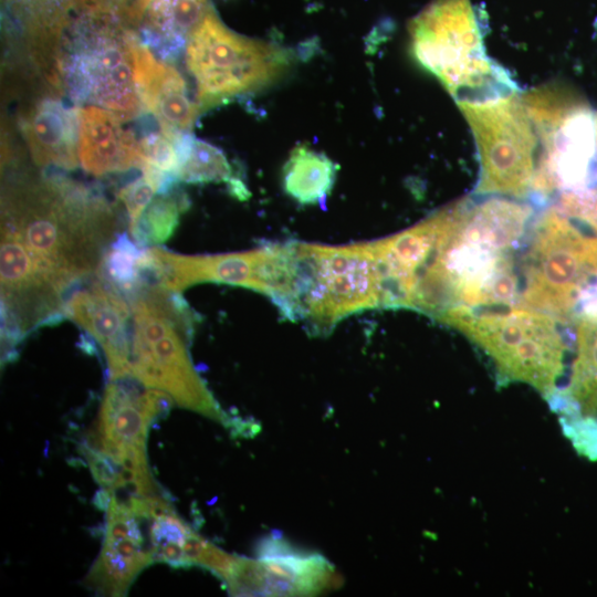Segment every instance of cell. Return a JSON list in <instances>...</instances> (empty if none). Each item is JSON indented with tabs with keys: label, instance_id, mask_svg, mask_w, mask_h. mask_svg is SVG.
I'll return each mask as SVG.
<instances>
[{
	"label": "cell",
	"instance_id": "2",
	"mask_svg": "<svg viewBox=\"0 0 597 597\" xmlns=\"http://www.w3.org/2000/svg\"><path fill=\"white\" fill-rule=\"evenodd\" d=\"M132 311L130 376L163 390L184 408L230 425L192 366L188 343L192 315L178 293L142 282L126 296Z\"/></svg>",
	"mask_w": 597,
	"mask_h": 597
},
{
	"label": "cell",
	"instance_id": "15",
	"mask_svg": "<svg viewBox=\"0 0 597 597\" xmlns=\"http://www.w3.org/2000/svg\"><path fill=\"white\" fill-rule=\"evenodd\" d=\"M575 355L569 378L549 400L569 418L573 440L585 453L597 454V312L574 320Z\"/></svg>",
	"mask_w": 597,
	"mask_h": 597
},
{
	"label": "cell",
	"instance_id": "16",
	"mask_svg": "<svg viewBox=\"0 0 597 597\" xmlns=\"http://www.w3.org/2000/svg\"><path fill=\"white\" fill-rule=\"evenodd\" d=\"M154 562L151 549L144 547L139 520L126 511L111 512L101 553L84 584L105 596H123L138 573Z\"/></svg>",
	"mask_w": 597,
	"mask_h": 597
},
{
	"label": "cell",
	"instance_id": "7",
	"mask_svg": "<svg viewBox=\"0 0 597 597\" xmlns=\"http://www.w3.org/2000/svg\"><path fill=\"white\" fill-rule=\"evenodd\" d=\"M523 258L522 303L566 322L597 290V237L555 203L533 226Z\"/></svg>",
	"mask_w": 597,
	"mask_h": 597
},
{
	"label": "cell",
	"instance_id": "18",
	"mask_svg": "<svg viewBox=\"0 0 597 597\" xmlns=\"http://www.w3.org/2000/svg\"><path fill=\"white\" fill-rule=\"evenodd\" d=\"M78 112V159L94 176L142 166L139 142L112 112L85 105Z\"/></svg>",
	"mask_w": 597,
	"mask_h": 597
},
{
	"label": "cell",
	"instance_id": "22",
	"mask_svg": "<svg viewBox=\"0 0 597 597\" xmlns=\"http://www.w3.org/2000/svg\"><path fill=\"white\" fill-rule=\"evenodd\" d=\"M187 206V199L182 198L181 193L175 192L172 187L159 191L129 232L134 242L143 248L168 240Z\"/></svg>",
	"mask_w": 597,
	"mask_h": 597
},
{
	"label": "cell",
	"instance_id": "3",
	"mask_svg": "<svg viewBox=\"0 0 597 597\" xmlns=\"http://www.w3.org/2000/svg\"><path fill=\"white\" fill-rule=\"evenodd\" d=\"M438 318L464 334L493 362L502 383L527 384L548 401L558 390L568 349L564 321L532 307L455 306Z\"/></svg>",
	"mask_w": 597,
	"mask_h": 597
},
{
	"label": "cell",
	"instance_id": "5",
	"mask_svg": "<svg viewBox=\"0 0 597 597\" xmlns=\"http://www.w3.org/2000/svg\"><path fill=\"white\" fill-rule=\"evenodd\" d=\"M69 34L63 33L52 63V78L77 104L95 105L121 121L143 109L134 48L138 36L113 15L96 9Z\"/></svg>",
	"mask_w": 597,
	"mask_h": 597
},
{
	"label": "cell",
	"instance_id": "13",
	"mask_svg": "<svg viewBox=\"0 0 597 597\" xmlns=\"http://www.w3.org/2000/svg\"><path fill=\"white\" fill-rule=\"evenodd\" d=\"M63 312L102 347L109 381L132 377V311L113 284L96 272L87 285L69 294Z\"/></svg>",
	"mask_w": 597,
	"mask_h": 597
},
{
	"label": "cell",
	"instance_id": "25",
	"mask_svg": "<svg viewBox=\"0 0 597 597\" xmlns=\"http://www.w3.org/2000/svg\"><path fill=\"white\" fill-rule=\"evenodd\" d=\"M555 205L597 237V184L561 192Z\"/></svg>",
	"mask_w": 597,
	"mask_h": 597
},
{
	"label": "cell",
	"instance_id": "24",
	"mask_svg": "<svg viewBox=\"0 0 597 597\" xmlns=\"http://www.w3.org/2000/svg\"><path fill=\"white\" fill-rule=\"evenodd\" d=\"M139 147L142 155L140 169L150 167L178 179L179 157L176 134L165 130L150 134L139 140Z\"/></svg>",
	"mask_w": 597,
	"mask_h": 597
},
{
	"label": "cell",
	"instance_id": "20",
	"mask_svg": "<svg viewBox=\"0 0 597 597\" xmlns=\"http://www.w3.org/2000/svg\"><path fill=\"white\" fill-rule=\"evenodd\" d=\"M338 167L308 146H296L282 168V188L304 206L324 203L333 190Z\"/></svg>",
	"mask_w": 597,
	"mask_h": 597
},
{
	"label": "cell",
	"instance_id": "26",
	"mask_svg": "<svg viewBox=\"0 0 597 597\" xmlns=\"http://www.w3.org/2000/svg\"><path fill=\"white\" fill-rule=\"evenodd\" d=\"M82 451L94 480L102 486L108 490H113L117 483L121 465L107 453L82 447Z\"/></svg>",
	"mask_w": 597,
	"mask_h": 597
},
{
	"label": "cell",
	"instance_id": "19",
	"mask_svg": "<svg viewBox=\"0 0 597 597\" xmlns=\"http://www.w3.org/2000/svg\"><path fill=\"white\" fill-rule=\"evenodd\" d=\"M33 161L41 167L74 169L77 164L78 112L53 97L34 103L22 118Z\"/></svg>",
	"mask_w": 597,
	"mask_h": 597
},
{
	"label": "cell",
	"instance_id": "21",
	"mask_svg": "<svg viewBox=\"0 0 597 597\" xmlns=\"http://www.w3.org/2000/svg\"><path fill=\"white\" fill-rule=\"evenodd\" d=\"M179 157L177 178L189 184L227 182L239 199L249 197L244 184L233 176L226 155L216 146L184 133L176 134Z\"/></svg>",
	"mask_w": 597,
	"mask_h": 597
},
{
	"label": "cell",
	"instance_id": "14",
	"mask_svg": "<svg viewBox=\"0 0 597 597\" xmlns=\"http://www.w3.org/2000/svg\"><path fill=\"white\" fill-rule=\"evenodd\" d=\"M450 218V207L422 222L371 242L381 279L380 307H409L416 283L434 254Z\"/></svg>",
	"mask_w": 597,
	"mask_h": 597
},
{
	"label": "cell",
	"instance_id": "17",
	"mask_svg": "<svg viewBox=\"0 0 597 597\" xmlns=\"http://www.w3.org/2000/svg\"><path fill=\"white\" fill-rule=\"evenodd\" d=\"M135 75L143 106L163 130L177 134L190 128L199 105L190 98L187 83L174 66L156 59L142 40L134 48Z\"/></svg>",
	"mask_w": 597,
	"mask_h": 597
},
{
	"label": "cell",
	"instance_id": "9",
	"mask_svg": "<svg viewBox=\"0 0 597 597\" xmlns=\"http://www.w3.org/2000/svg\"><path fill=\"white\" fill-rule=\"evenodd\" d=\"M185 60L206 107L273 83L290 64L286 51L231 31L210 8L188 38Z\"/></svg>",
	"mask_w": 597,
	"mask_h": 597
},
{
	"label": "cell",
	"instance_id": "4",
	"mask_svg": "<svg viewBox=\"0 0 597 597\" xmlns=\"http://www.w3.org/2000/svg\"><path fill=\"white\" fill-rule=\"evenodd\" d=\"M291 276L274 304L291 321L327 334L343 317L380 307L381 279L371 242L328 247L291 242Z\"/></svg>",
	"mask_w": 597,
	"mask_h": 597
},
{
	"label": "cell",
	"instance_id": "6",
	"mask_svg": "<svg viewBox=\"0 0 597 597\" xmlns=\"http://www.w3.org/2000/svg\"><path fill=\"white\" fill-rule=\"evenodd\" d=\"M409 33L416 61L458 103L488 101L517 91L510 74L486 55L470 0H433L411 21Z\"/></svg>",
	"mask_w": 597,
	"mask_h": 597
},
{
	"label": "cell",
	"instance_id": "12",
	"mask_svg": "<svg viewBox=\"0 0 597 597\" xmlns=\"http://www.w3.org/2000/svg\"><path fill=\"white\" fill-rule=\"evenodd\" d=\"M135 381L126 377L107 384L98 417L82 447L103 451L117 463L129 446L146 447L149 426L168 415L174 399L159 389L142 390Z\"/></svg>",
	"mask_w": 597,
	"mask_h": 597
},
{
	"label": "cell",
	"instance_id": "11",
	"mask_svg": "<svg viewBox=\"0 0 597 597\" xmlns=\"http://www.w3.org/2000/svg\"><path fill=\"white\" fill-rule=\"evenodd\" d=\"M224 582L234 596H308L339 584L325 557L273 535L260 542L255 559L235 557Z\"/></svg>",
	"mask_w": 597,
	"mask_h": 597
},
{
	"label": "cell",
	"instance_id": "1",
	"mask_svg": "<svg viewBox=\"0 0 597 597\" xmlns=\"http://www.w3.org/2000/svg\"><path fill=\"white\" fill-rule=\"evenodd\" d=\"M117 228L105 199L65 178L24 174L2 191L1 241L65 300L97 272Z\"/></svg>",
	"mask_w": 597,
	"mask_h": 597
},
{
	"label": "cell",
	"instance_id": "28",
	"mask_svg": "<svg viewBox=\"0 0 597 597\" xmlns=\"http://www.w3.org/2000/svg\"><path fill=\"white\" fill-rule=\"evenodd\" d=\"M596 136H597V114H596ZM596 177H597V166H596Z\"/></svg>",
	"mask_w": 597,
	"mask_h": 597
},
{
	"label": "cell",
	"instance_id": "27",
	"mask_svg": "<svg viewBox=\"0 0 597 597\" xmlns=\"http://www.w3.org/2000/svg\"><path fill=\"white\" fill-rule=\"evenodd\" d=\"M111 500H112V492L108 489L102 488L95 493L94 499H93V504L98 510L107 511Z\"/></svg>",
	"mask_w": 597,
	"mask_h": 597
},
{
	"label": "cell",
	"instance_id": "23",
	"mask_svg": "<svg viewBox=\"0 0 597 597\" xmlns=\"http://www.w3.org/2000/svg\"><path fill=\"white\" fill-rule=\"evenodd\" d=\"M143 175L119 190L118 198L124 205L128 218L129 232L135 228L143 212L159 191L172 187L175 177L165 175L154 168L143 167Z\"/></svg>",
	"mask_w": 597,
	"mask_h": 597
},
{
	"label": "cell",
	"instance_id": "10",
	"mask_svg": "<svg viewBox=\"0 0 597 597\" xmlns=\"http://www.w3.org/2000/svg\"><path fill=\"white\" fill-rule=\"evenodd\" d=\"M142 268L147 279L179 293L200 282L248 287L265 295L274 290L280 260L275 244L224 254L184 255L155 247L146 249Z\"/></svg>",
	"mask_w": 597,
	"mask_h": 597
},
{
	"label": "cell",
	"instance_id": "8",
	"mask_svg": "<svg viewBox=\"0 0 597 597\" xmlns=\"http://www.w3.org/2000/svg\"><path fill=\"white\" fill-rule=\"evenodd\" d=\"M480 163L476 193L532 199L542 159L538 126L522 93L459 103Z\"/></svg>",
	"mask_w": 597,
	"mask_h": 597
}]
</instances>
